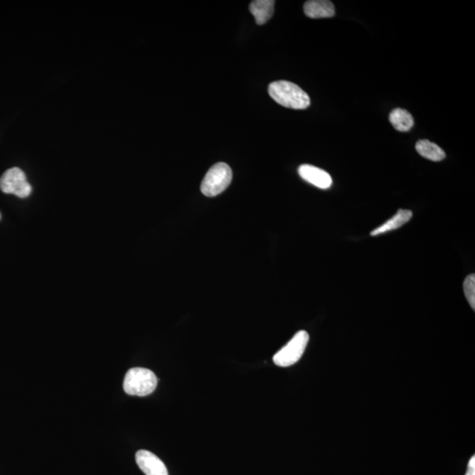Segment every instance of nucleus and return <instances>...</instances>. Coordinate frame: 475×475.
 <instances>
[{
  "label": "nucleus",
  "instance_id": "nucleus-1",
  "mask_svg": "<svg viewBox=\"0 0 475 475\" xmlns=\"http://www.w3.org/2000/svg\"><path fill=\"white\" fill-rule=\"evenodd\" d=\"M268 91L270 97L282 107L306 110L311 104L309 95L302 88L287 80L272 82Z\"/></svg>",
  "mask_w": 475,
  "mask_h": 475
},
{
  "label": "nucleus",
  "instance_id": "nucleus-2",
  "mask_svg": "<svg viewBox=\"0 0 475 475\" xmlns=\"http://www.w3.org/2000/svg\"><path fill=\"white\" fill-rule=\"evenodd\" d=\"M158 378L151 369H130L123 381V389L129 395L147 396L156 389Z\"/></svg>",
  "mask_w": 475,
  "mask_h": 475
},
{
  "label": "nucleus",
  "instance_id": "nucleus-3",
  "mask_svg": "<svg viewBox=\"0 0 475 475\" xmlns=\"http://www.w3.org/2000/svg\"><path fill=\"white\" fill-rule=\"evenodd\" d=\"M232 172L228 164L219 162L208 171L201 184V191L209 197H217L231 184Z\"/></svg>",
  "mask_w": 475,
  "mask_h": 475
},
{
  "label": "nucleus",
  "instance_id": "nucleus-4",
  "mask_svg": "<svg viewBox=\"0 0 475 475\" xmlns=\"http://www.w3.org/2000/svg\"><path fill=\"white\" fill-rule=\"evenodd\" d=\"M309 341V334L306 331L297 332L284 348L276 354L273 360L280 367H288L300 361L305 352Z\"/></svg>",
  "mask_w": 475,
  "mask_h": 475
},
{
  "label": "nucleus",
  "instance_id": "nucleus-5",
  "mask_svg": "<svg viewBox=\"0 0 475 475\" xmlns=\"http://www.w3.org/2000/svg\"><path fill=\"white\" fill-rule=\"evenodd\" d=\"M0 189L5 194H14L21 198L29 197L32 191L26 175L18 167H12L3 173L0 178Z\"/></svg>",
  "mask_w": 475,
  "mask_h": 475
},
{
  "label": "nucleus",
  "instance_id": "nucleus-6",
  "mask_svg": "<svg viewBox=\"0 0 475 475\" xmlns=\"http://www.w3.org/2000/svg\"><path fill=\"white\" fill-rule=\"evenodd\" d=\"M136 462L145 475H169L163 461L147 450H141L136 453Z\"/></svg>",
  "mask_w": 475,
  "mask_h": 475
},
{
  "label": "nucleus",
  "instance_id": "nucleus-7",
  "mask_svg": "<svg viewBox=\"0 0 475 475\" xmlns=\"http://www.w3.org/2000/svg\"><path fill=\"white\" fill-rule=\"evenodd\" d=\"M297 171L301 178L317 188L327 189L333 184V180L328 172L312 165H301Z\"/></svg>",
  "mask_w": 475,
  "mask_h": 475
},
{
  "label": "nucleus",
  "instance_id": "nucleus-8",
  "mask_svg": "<svg viewBox=\"0 0 475 475\" xmlns=\"http://www.w3.org/2000/svg\"><path fill=\"white\" fill-rule=\"evenodd\" d=\"M304 12L307 17L311 19L331 18L334 16L335 9L333 3L328 0H310L304 5Z\"/></svg>",
  "mask_w": 475,
  "mask_h": 475
},
{
  "label": "nucleus",
  "instance_id": "nucleus-9",
  "mask_svg": "<svg viewBox=\"0 0 475 475\" xmlns=\"http://www.w3.org/2000/svg\"><path fill=\"white\" fill-rule=\"evenodd\" d=\"M413 212L409 210L400 209L392 219L387 220L386 223L376 228L371 232L372 236H378L386 232L393 231V230L402 228L405 223L412 219Z\"/></svg>",
  "mask_w": 475,
  "mask_h": 475
},
{
  "label": "nucleus",
  "instance_id": "nucleus-10",
  "mask_svg": "<svg viewBox=\"0 0 475 475\" xmlns=\"http://www.w3.org/2000/svg\"><path fill=\"white\" fill-rule=\"evenodd\" d=\"M275 1L273 0H256L251 2L249 10L254 15L257 25H263L274 14Z\"/></svg>",
  "mask_w": 475,
  "mask_h": 475
},
{
  "label": "nucleus",
  "instance_id": "nucleus-11",
  "mask_svg": "<svg viewBox=\"0 0 475 475\" xmlns=\"http://www.w3.org/2000/svg\"><path fill=\"white\" fill-rule=\"evenodd\" d=\"M415 149L422 157L427 158L428 160L437 162V161L445 160V151L435 143L427 141V139L419 141L415 145Z\"/></svg>",
  "mask_w": 475,
  "mask_h": 475
},
{
  "label": "nucleus",
  "instance_id": "nucleus-12",
  "mask_svg": "<svg viewBox=\"0 0 475 475\" xmlns=\"http://www.w3.org/2000/svg\"><path fill=\"white\" fill-rule=\"evenodd\" d=\"M389 121L394 129L398 132H406L414 126V118L409 111L403 108H395L391 112Z\"/></svg>",
  "mask_w": 475,
  "mask_h": 475
},
{
  "label": "nucleus",
  "instance_id": "nucleus-13",
  "mask_svg": "<svg viewBox=\"0 0 475 475\" xmlns=\"http://www.w3.org/2000/svg\"><path fill=\"white\" fill-rule=\"evenodd\" d=\"M464 293L465 297L470 303V306L475 310V275L472 274L465 278L463 284Z\"/></svg>",
  "mask_w": 475,
  "mask_h": 475
},
{
  "label": "nucleus",
  "instance_id": "nucleus-14",
  "mask_svg": "<svg viewBox=\"0 0 475 475\" xmlns=\"http://www.w3.org/2000/svg\"><path fill=\"white\" fill-rule=\"evenodd\" d=\"M465 475H475V457L473 456L468 463L467 472Z\"/></svg>",
  "mask_w": 475,
  "mask_h": 475
},
{
  "label": "nucleus",
  "instance_id": "nucleus-15",
  "mask_svg": "<svg viewBox=\"0 0 475 475\" xmlns=\"http://www.w3.org/2000/svg\"><path fill=\"white\" fill-rule=\"evenodd\" d=\"M0 217H1V216H0Z\"/></svg>",
  "mask_w": 475,
  "mask_h": 475
}]
</instances>
